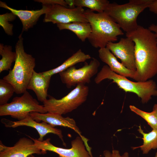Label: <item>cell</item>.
<instances>
[{
  "label": "cell",
  "instance_id": "obj_1",
  "mask_svg": "<svg viewBox=\"0 0 157 157\" xmlns=\"http://www.w3.org/2000/svg\"><path fill=\"white\" fill-rule=\"evenodd\" d=\"M126 37L135 44L136 70L134 80L145 82L157 74V40L154 33L139 25Z\"/></svg>",
  "mask_w": 157,
  "mask_h": 157
},
{
  "label": "cell",
  "instance_id": "obj_15",
  "mask_svg": "<svg viewBox=\"0 0 157 157\" xmlns=\"http://www.w3.org/2000/svg\"><path fill=\"white\" fill-rule=\"evenodd\" d=\"M0 7L9 10L20 19L22 24V34L36 24L41 16L46 13L48 8L47 5L42 4V8L40 10H17L9 6L6 3L1 1Z\"/></svg>",
  "mask_w": 157,
  "mask_h": 157
},
{
  "label": "cell",
  "instance_id": "obj_30",
  "mask_svg": "<svg viewBox=\"0 0 157 157\" xmlns=\"http://www.w3.org/2000/svg\"><path fill=\"white\" fill-rule=\"evenodd\" d=\"M68 7L70 8H73L75 7L74 4V0H65Z\"/></svg>",
  "mask_w": 157,
  "mask_h": 157
},
{
  "label": "cell",
  "instance_id": "obj_31",
  "mask_svg": "<svg viewBox=\"0 0 157 157\" xmlns=\"http://www.w3.org/2000/svg\"><path fill=\"white\" fill-rule=\"evenodd\" d=\"M152 112L157 117V104H154Z\"/></svg>",
  "mask_w": 157,
  "mask_h": 157
},
{
  "label": "cell",
  "instance_id": "obj_16",
  "mask_svg": "<svg viewBox=\"0 0 157 157\" xmlns=\"http://www.w3.org/2000/svg\"><path fill=\"white\" fill-rule=\"evenodd\" d=\"M98 53L101 60L106 64L112 71L118 74L134 80L135 72L129 69L119 62L107 47L99 49Z\"/></svg>",
  "mask_w": 157,
  "mask_h": 157
},
{
  "label": "cell",
  "instance_id": "obj_27",
  "mask_svg": "<svg viewBox=\"0 0 157 157\" xmlns=\"http://www.w3.org/2000/svg\"><path fill=\"white\" fill-rule=\"evenodd\" d=\"M148 8L151 12L157 15V0H153Z\"/></svg>",
  "mask_w": 157,
  "mask_h": 157
},
{
  "label": "cell",
  "instance_id": "obj_6",
  "mask_svg": "<svg viewBox=\"0 0 157 157\" xmlns=\"http://www.w3.org/2000/svg\"><path fill=\"white\" fill-rule=\"evenodd\" d=\"M89 92L88 86L80 84L61 99H57L48 95L49 99L43 102V105L47 113L65 114L76 109L85 102Z\"/></svg>",
  "mask_w": 157,
  "mask_h": 157
},
{
  "label": "cell",
  "instance_id": "obj_5",
  "mask_svg": "<svg viewBox=\"0 0 157 157\" xmlns=\"http://www.w3.org/2000/svg\"><path fill=\"white\" fill-rule=\"evenodd\" d=\"M153 0H130L126 3L119 4L110 3L104 12L119 26L126 33L135 30L139 25V15L149 7Z\"/></svg>",
  "mask_w": 157,
  "mask_h": 157
},
{
  "label": "cell",
  "instance_id": "obj_10",
  "mask_svg": "<svg viewBox=\"0 0 157 157\" xmlns=\"http://www.w3.org/2000/svg\"><path fill=\"white\" fill-rule=\"evenodd\" d=\"M34 142L36 146L43 151H52L59 155V157H91L87 150L84 142L79 136H77L71 142L70 149L59 147L54 145L50 142L51 139L47 138L40 141L27 135Z\"/></svg>",
  "mask_w": 157,
  "mask_h": 157
},
{
  "label": "cell",
  "instance_id": "obj_2",
  "mask_svg": "<svg viewBox=\"0 0 157 157\" xmlns=\"http://www.w3.org/2000/svg\"><path fill=\"white\" fill-rule=\"evenodd\" d=\"M84 14L91 29L87 39L93 47H106L108 42L117 41L118 36L124 35L118 24L104 12L95 13L88 9Z\"/></svg>",
  "mask_w": 157,
  "mask_h": 157
},
{
  "label": "cell",
  "instance_id": "obj_22",
  "mask_svg": "<svg viewBox=\"0 0 157 157\" xmlns=\"http://www.w3.org/2000/svg\"><path fill=\"white\" fill-rule=\"evenodd\" d=\"M76 7H86L98 13L103 12L110 3L107 0H74Z\"/></svg>",
  "mask_w": 157,
  "mask_h": 157
},
{
  "label": "cell",
  "instance_id": "obj_11",
  "mask_svg": "<svg viewBox=\"0 0 157 157\" xmlns=\"http://www.w3.org/2000/svg\"><path fill=\"white\" fill-rule=\"evenodd\" d=\"M106 47L116 57L121 60V63L126 67L136 71L135 56V44L130 38H121L117 43L110 42Z\"/></svg>",
  "mask_w": 157,
  "mask_h": 157
},
{
  "label": "cell",
  "instance_id": "obj_20",
  "mask_svg": "<svg viewBox=\"0 0 157 157\" xmlns=\"http://www.w3.org/2000/svg\"><path fill=\"white\" fill-rule=\"evenodd\" d=\"M0 55L2 56L0 60V73L11 70L12 64L16 58V53L12 51V46L0 43Z\"/></svg>",
  "mask_w": 157,
  "mask_h": 157
},
{
  "label": "cell",
  "instance_id": "obj_18",
  "mask_svg": "<svg viewBox=\"0 0 157 157\" xmlns=\"http://www.w3.org/2000/svg\"><path fill=\"white\" fill-rule=\"evenodd\" d=\"M91 58V57L90 55L85 54L80 49L59 66L42 73L45 76H51L54 74L59 73L66 70L77 63L85 62L87 60Z\"/></svg>",
  "mask_w": 157,
  "mask_h": 157
},
{
  "label": "cell",
  "instance_id": "obj_24",
  "mask_svg": "<svg viewBox=\"0 0 157 157\" xmlns=\"http://www.w3.org/2000/svg\"><path fill=\"white\" fill-rule=\"evenodd\" d=\"M129 108L131 111L144 119L152 129H157V117L152 112L143 111L133 105H130Z\"/></svg>",
  "mask_w": 157,
  "mask_h": 157
},
{
  "label": "cell",
  "instance_id": "obj_34",
  "mask_svg": "<svg viewBox=\"0 0 157 157\" xmlns=\"http://www.w3.org/2000/svg\"><path fill=\"white\" fill-rule=\"evenodd\" d=\"M155 157H157V152L156 153Z\"/></svg>",
  "mask_w": 157,
  "mask_h": 157
},
{
  "label": "cell",
  "instance_id": "obj_28",
  "mask_svg": "<svg viewBox=\"0 0 157 157\" xmlns=\"http://www.w3.org/2000/svg\"><path fill=\"white\" fill-rule=\"evenodd\" d=\"M111 157H129L128 152H125L123 155L121 156L119 151L116 150H113L111 153Z\"/></svg>",
  "mask_w": 157,
  "mask_h": 157
},
{
  "label": "cell",
  "instance_id": "obj_9",
  "mask_svg": "<svg viewBox=\"0 0 157 157\" xmlns=\"http://www.w3.org/2000/svg\"><path fill=\"white\" fill-rule=\"evenodd\" d=\"M48 8L43 21L53 24H66L74 22L88 23L83 8H67L58 4L47 5Z\"/></svg>",
  "mask_w": 157,
  "mask_h": 157
},
{
  "label": "cell",
  "instance_id": "obj_7",
  "mask_svg": "<svg viewBox=\"0 0 157 157\" xmlns=\"http://www.w3.org/2000/svg\"><path fill=\"white\" fill-rule=\"evenodd\" d=\"M31 112L47 113L43 105H40L27 90L21 96L14 97L10 103L0 106V116L10 115L18 121Z\"/></svg>",
  "mask_w": 157,
  "mask_h": 157
},
{
  "label": "cell",
  "instance_id": "obj_32",
  "mask_svg": "<svg viewBox=\"0 0 157 157\" xmlns=\"http://www.w3.org/2000/svg\"><path fill=\"white\" fill-rule=\"evenodd\" d=\"M104 157H111V153L108 150H105L104 151Z\"/></svg>",
  "mask_w": 157,
  "mask_h": 157
},
{
  "label": "cell",
  "instance_id": "obj_23",
  "mask_svg": "<svg viewBox=\"0 0 157 157\" xmlns=\"http://www.w3.org/2000/svg\"><path fill=\"white\" fill-rule=\"evenodd\" d=\"M15 92L14 87L3 79H0V106L8 103Z\"/></svg>",
  "mask_w": 157,
  "mask_h": 157
},
{
  "label": "cell",
  "instance_id": "obj_12",
  "mask_svg": "<svg viewBox=\"0 0 157 157\" xmlns=\"http://www.w3.org/2000/svg\"><path fill=\"white\" fill-rule=\"evenodd\" d=\"M30 115L35 120L39 122H45L55 127L60 126L69 128L77 133L83 140L87 150L90 155L92 154L91 148L88 144V139L83 135L75 120L69 117H63L62 115L58 114L47 113H41L38 112H31Z\"/></svg>",
  "mask_w": 157,
  "mask_h": 157
},
{
  "label": "cell",
  "instance_id": "obj_17",
  "mask_svg": "<svg viewBox=\"0 0 157 157\" xmlns=\"http://www.w3.org/2000/svg\"><path fill=\"white\" fill-rule=\"evenodd\" d=\"M51 77L45 76L42 72L38 73L34 70L27 89L33 91L38 100L43 102L47 99L48 97V90Z\"/></svg>",
  "mask_w": 157,
  "mask_h": 157
},
{
  "label": "cell",
  "instance_id": "obj_19",
  "mask_svg": "<svg viewBox=\"0 0 157 157\" xmlns=\"http://www.w3.org/2000/svg\"><path fill=\"white\" fill-rule=\"evenodd\" d=\"M56 24L60 30L67 29L72 31L83 42L88 39L91 32L90 25L89 22H76L66 24L59 23Z\"/></svg>",
  "mask_w": 157,
  "mask_h": 157
},
{
  "label": "cell",
  "instance_id": "obj_8",
  "mask_svg": "<svg viewBox=\"0 0 157 157\" xmlns=\"http://www.w3.org/2000/svg\"><path fill=\"white\" fill-rule=\"evenodd\" d=\"M100 65L99 60L93 58L89 63L85 62L81 68L77 69L73 66L59 73L60 80L68 88L80 84L89 83L91 78L97 74Z\"/></svg>",
  "mask_w": 157,
  "mask_h": 157
},
{
  "label": "cell",
  "instance_id": "obj_21",
  "mask_svg": "<svg viewBox=\"0 0 157 157\" xmlns=\"http://www.w3.org/2000/svg\"><path fill=\"white\" fill-rule=\"evenodd\" d=\"M139 127L138 130L143 135V144L141 146L133 147V149L140 148L143 154H146L151 149H157V129H152L151 131L145 133L140 126Z\"/></svg>",
  "mask_w": 157,
  "mask_h": 157
},
{
  "label": "cell",
  "instance_id": "obj_3",
  "mask_svg": "<svg viewBox=\"0 0 157 157\" xmlns=\"http://www.w3.org/2000/svg\"><path fill=\"white\" fill-rule=\"evenodd\" d=\"M15 46L16 58L13 69L9 71L3 79L14 87L15 92L23 93L27 85L35 66V58L24 51L22 34L19 35Z\"/></svg>",
  "mask_w": 157,
  "mask_h": 157
},
{
  "label": "cell",
  "instance_id": "obj_29",
  "mask_svg": "<svg viewBox=\"0 0 157 157\" xmlns=\"http://www.w3.org/2000/svg\"><path fill=\"white\" fill-rule=\"evenodd\" d=\"M148 28L154 33L157 40V24H151L149 25Z\"/></svg>",
  "mask_w": 157,
  "mask_h": 157
},
{
  "label": "cell",
  "instance_id": "obj_13",
  "mask_svg": "<svg viewBox=\"0 0 157 157\" xmlns=\"http://www.w3.org/2000/svg\"><path fill=\"white\" fill-rule=\"evenodd\" d=\"M0 142V157H28L34 154L47 153L38 147L30 138H21L12 147L6 146L1 141Z\"/></svg>",
  "mask_w": 157,
  "mask_h": 157
},
{
  "label": "cell",
  "instance_id": "obj_4",
  "mask_svg": "<svg viewBox=\"0 0 157 157\" xmlns=\"http://www.w3.org/2000/svg\"><path fill=\"white\" fill-rule=\"evenodd\" d=\"M106 79L112 81L119 88L126 92L137 95L143 104L147 103L152 96H157V86L153 80L145 82H133L126 77L118 74L112 71L107 65H104L97 73L94 81L97 84Z\"/></svg>",
  "mask_w": 157,
  "mask_h": 157
},
{
  "label": "cell",
  "instance_id": "obj_33",
  "mask_svg": "<svg viewBox=\"0 0 157 157\" xmlns=\"http://www.w3.org/2000/svg\"><path fill=\"white\" fill-rule=\"evenodd\" d=\"M28 157H36L33 155H31L30 156H29Z\"/></svg>",
  "mask_w": 157,
  "mask_h": 157
},
{
  "label": "cell",
  "instance_id": "obj_14",
  "mask_svg": "<svg viewBox=\"0 0 157 157\" xmlns=\"http://www.w3.org/2000/svg\"><path fill=\"white\" fill-rule=\"evenodd\" d=\"M8 124L5 125L7 127L16 128L21 126L31 127L35 129L39 135L38 139L40 141L43 140L44 137L47 134L52 133L58 135L62 141L63 145L66 146V144L63 139L62 131L55 128L47 123L42 121L41 123L38 122L34 120L29 115L20 120L12 121L7 119Z\"/></svg>",
  "mask_w": 157,
  "mask_h": 157
},
{
  "label": "cell",
  "instance_id": "obj_25",
  "mask_svg": "<svg viewBox=\"0 0 157 157\" xmlns=\"http://www.w3.org/2000/svg\"><path fill=\"white\" fill-rule=\"evenodd\" d=\"M17 16L12 12L6 13L0 15V25L8 35L12 36L13 35V24L10 22L14 20Z\"/></svg>",
  "mask_w": 157,
  "mask_h": 157
},
{
  "label": "cell",
  "instance_id": "obj_26",
  "mask_svg": "<svg viewBox=\"0 0 157 157\" xmlns=\"http://www.w3.org/2000/svg\"><path fill=\"white\" fill-rule=\"evenodd\" d=\"M35 1L41 3L42 5H60L67 8L68 5L65 0H38Z\"/></svg>",
  "mask_w": 157,
  "mask_h": 157
}]
</instances>
